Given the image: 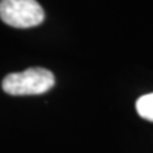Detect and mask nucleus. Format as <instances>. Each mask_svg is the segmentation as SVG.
Returning a JSON list of instances; mask_svg holds the SVG:
<instances>
[{"mask_svg":"<svg viewBox=\"0 0 153 153\" xmlns=\"http://www.w3.org/2000/svg\"><path fill=\"white\" fill-rule=\"evenodd\" d=\"M54 74L45 68H28L23 72H13L4 76L1 88L9 95H40L54 87Z\"/></svg>","mask_w":153,"mask_h":153,"instance_id":"1","label":"nucleus"},{"mask_svg":"<svg viewBox=\"0 0 153 153\" xmlns=\"http://www.w3.org/2000/svg\"><path fill=\"white\" fill-rule=\"evenodd\" d=\"M0 19L16 28L36 27L44 22V10L37 0H0Z\"/></svg>","mask_w":153,"mask_h":153,"instance_id":"2","label":"nucleus"},{"mask_svg":"<svg viewBox=\"0 0 153 153\" xmlns=\"http://www.w3.org/2000/svg\"><path fill=\"white\" fill-rule=\"evenodd\" d=\"M136 111L139 116L153 122V92L146 94L136 101Z\"/></svg>","mask_w":153,"mask_h":153,"instance_id":"3","label":"nucleus"}]
</instances>
